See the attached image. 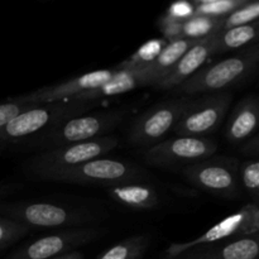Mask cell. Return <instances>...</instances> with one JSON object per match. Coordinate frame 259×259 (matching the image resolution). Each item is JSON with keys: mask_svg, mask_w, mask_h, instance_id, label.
<instances>
[{"mask_svg": "<svg viewBox=\"0 0 259 259\" xmlns=\"http://www.w3.org/2000/svg\"><path fill=\"white\" fill-rule=\"evenodd\" d=\"M90 109V103H82L75 99L35 104L32 108L18 114L0 129V151L24 143L32 137L48 131L62 121L86 114Z\"/></svg>", "mask_w": 259, "mask_h": 259, "instance_id": "obj_1", "label": "cell"}, {"mask_svg": "<svg viewBox=\"0 0 259 259\" xmlns=\"http://www.w3.org/2000/svg\"><path fill=\"white\" fill-rule=\"evenodd\" d=\"M258 62L259 50L257 46L244 48L238 55L201 67L174 91L185 96L222 93L254 75Z\"/></svg>", "mask_w": 259, "mask_h": 259, "instance_id": "obj_2", "label": "cell"}, {"mask_svg": "<svg viewBox=\"0 0 259 259\" xmlns=\"http://www.w3.org/2000/svg\"><path fill=\"white\" fill-rule=\"evenodd\" d=\"M128 115L126 110H104L81 114L52 126L24 142L25 146L38 149H50L71 143L93 141L120 125Z\"/></svg>", "mask_w": 259, "mask_h": 259, "instance_id": "obj_3", "label": "cell"}, {"mask_svg": "<svg viewBox=\"0 0 259 259\" xmlns=\"http://www.w3.org/2000/svg\"><path fill=\"white\" fill-rule=\"evenodd\" d=\"M35 177L43 181L109 187L129 182H143L147 180V172L131 162L100 157L68 168L39 174Z\"/></svg>", "mask_w": 259, "mask_h": 259, "instance_id": "obj_4", "label": "cell"}, {"mask_svg": "<svg viewBox=\"0 0 259 259\" xmlns=\"http://www.w3.org/2000/svg\"><path fill=\"white\" fill-rule=\"evenodd\" d=\"M3 217L15 220L29 229H67L90 227L94 217L89 211L48 201L12 202L0 205Z\"/></svg>", "mask_w": 259, "mask_h": 259, "instance_id": "obj_5", "label": "cell"}, {"mask_svg": "<svg viewBox=\"0 0 259 259\" xmlns=\"http://www.w3.org/2000/svg\"><path fill=\"white\" fill-rule=\"evenodd\" d=\"M239 159L219 156L184 167L182 175L196 189L223 199L234 200L242 196L239 181Z\"/></svg>", "mask_w": 259, "mask_h": 259, "instance_id": "obj_6", "label": "cell"}, {"mask_svg": "<svg viewBox=\"0 0 259 259\" xmlns=\"http://www.w3.org/2000/svg\"><path fill=\"white\" fill-rule=\"evenodd\" d=\"M191 96L168 99L147 109L129 126L128 142L136 147H152L163 141L191 103Z\"/></svg>", "mask_w": 259, "mask_h": 259, "instance_id": "obj_7", "label": "cell"}, {"mask_svg": "<svg viewBox=\"0 0 259 259\" xmlns=\"http://www.w3.org/2000/svg\"><path fill=\"white\" fill-rule=\"evenodd\" d=\"M119 146V139L115 137L104 136L93 141L71 143L66 146L45 149L28 162V171L34 176L56 169L68 168L85 163L91 159L100 158L110 153Z\"/></svg>", "mask_w": 259, "mask_h": 259, "instance_id": "obj_8", "label": "cell"}, {"mask_svg": "<svg viewBox=\"0 0 259 259\" xmlns=\"http://www.w3.org/2000/svg\"><path fill=\"white\" fill-rule=\"evenodd\" d=\"M218 143L206 137H176L163 139L144 152V161L153 167L175 169L214 156Z\"/></svg>", "mask_w": 259, "mask_h": 259, "instance_id": "obj_9", "label": "cell"}, {"mask_svg": "<svg viewBox=\"0 0 259 259\" xmlns=\"http://www.w3.org/2000/svg\"><path fill=\"white\" fill-rule=\"evenodd\" d=\"M232 100L229 91L192 98L174 132L177 137H206L214 133L229 111Z\"/></svg>", "mask_w": 259, "mask_h": 259, "instance_id": "obj_10", "label": "cell"}, {"mask_svg": "<svg viewBox=\"0 0 259 259\" xmlns=\"http://www.w3.org/2000/svg\"><path fill=\"white\" fill-rule=\"evenodd\" d=\"M106 233L105 228L99 227L61 229L18 248L7 259H52L95 242Z\"/></svg>", "mask_w": 259, "mask_h": 259, "instance_id": "obj_11", "label": "cell"}, {"mask_svg": "<svg viewBox=\"0 0 259 259\" xmlns=\"http://www.w3.org/2000/svg\"><path fill=\"white\" fill-rule=\"evenodd\" d=\"M259 232V209L258 205L250 204L240 207L237 212L229 215L222 222L218 223L207 232L200 235L199 238L190 242L174 243L167 248L164 253V259H174L182 254L186 250L201 245L214 244L223 240L234 239V238L250 237L258 234Z\"/></svg>", "mask_w": 259, "mask_h": 259, "instance_id": "obj_12", "label": "cell"}, {"mask_svg": "<svg viewBox=\"0 0 259 259\" xmlns=\"http://www.w3.org/2000/svg\"><path fill=\"white\" fill-rule=\"evenodd\" d=\"M114 70L104 68V70L93 71V72L83 73V75L73 77L71 80L65 81L62 83L46 88L37 89V90L28 93L25 95L18 96V100L24 103L32 104H46L55 103V101H63L75 99L80 94L85 91L94 90L105 83L113 76Z\"/></svg>", "mask_w": 259, "mask_h": 259, "instance_id": "obj_13", "label": "cell"}, {"mask_svg": "<svg viewBox=\"0 0 259 259\" xmlns=\"http://www.w3.org/2000/svg\"><path fill=\"white\" fill-rule=\"evenodd\" d=\"M212 55H214L212 35L197 40L189 51L181 56V58L175 63L168 73L154 88L157 90L164 91L175 90L185 81L189 80L192 75H195Z\"/></svg>", "mask_w": 259, "mask_h": 259, "instance_id": "obj_14", "label": "cell"}, {"mask_svg": "<svg viewBox=\"0 0 259 259\" xmlns=\"http://www.w3.org/2000/svg\"><path fill=\"white\" fill-rule=\"evenodd\" d=\"M258 255L259 239L255 234L192 248L174 259H257Z\"/></svg>", "mask_w": 259, "mask_h": 259, "instance_id": "obj_15", "label": "cell"}, {"mask_svg": "<svg viewBox=\"0 0 259 259\" xmlns=\"http://www.w3.org/2000/svg\"><path fill=\"white\" fill-rule=\"evenodd\" d=\"M151 86L148 77L143 68H116L114 70L113 76L94 90L85 91L75 98V100L82 101V103H93L100 99L111 98V96L121 95V94L129 93L137 88H144Z\"/></svg>", "mask_w": 259, "mask_h": 259, "instance_id": "obj_16", "label": "cell"}, {"mask_svg": "<svg viewBox=\"0 0 259 259\" xmlns=\"http://www.w3.org/2000/svg\"><path fill=\"white\" fill-rule=\"evenodd\" d=\"M259 116V101L257 95L245 96L233 110L227 128L225 138L233 146H240L257 134Z\"/></svg>", "mask_w": 259, "mask_h": 259, "instance_id": "obj_17", "label": "cell"}, {"mask_svg": "<svg viewBox=\"0 0 259 259\" xmlns=\"http://www.w3.org/2000/svg\"><path fill=\"white\" fill-rule=\"evenodd\" d=\"M105 189L114 201L134 211L153 210L161 205L159 192L146 181L114 185Z\"/></svg>", "mask_w": 259, "mask_h": 259, "instance_id": "obj_18", "label": "cell"}, {"mask_svg": "<svg viewBox=\"0 0 259 259\" xmlns=\"http://www.w3.org/2000/svg\"><path fill=\"white\" fill-rule=\"evenodd\" d=\"M196 42L197 40L189 39V38L185 37L172 40V42H167L158 57L151 65L142 67L146 72L147 77H148L151 86H156L168 73V71L181 58V56L186 51H189Z\"/></svg>", "mask_w": 259, "mask_h": 259, "instance_id": "obj_19", "label": "cell"}, {"mask_svg": "<svg viewBox=\"0 0 259 259\" xmlns=\"http://www.w3.org/2000/svg\"><path fill=\"white\" fill-rule=\"evenodd\" d=\"M258 25L245 24L239 27L228 28V29L218 32L212 35V43H214V55L215 53L228 52V51L239 50L245 47L257 38Z\"/></svg>", "mask_w": 259, "mask_h": 259, "instance_id": "obj_20", "label": "cell"}, {"mask_svg": "<svg viewBox=\"0 0 259 259\" xmlns=\"http://www.w3.org/2000/svg\"><path fill=\"white\" fill-rule=\"evenodd\" d=\"M151 245V235L139 234L116 243L96 259H142Z\"/></svg>", "mask_w": 259, "mask_h": 259, "instance_id": "obj_21", "label": "cell"}, {"mask_svg": "<svg viewBox=\"0 0 259 259\" xmlns=\"http://www.w3.org/2000/svg\"><path fill=\"white\" fill-rule=\"evenodd\" d=\"M166 45L167 40L153 38V39L144 43L142 47H139L131 57H128L120 65H118L116 68H129V70H134V68L146 67V66L151 65L158 57V55L161 53V51L163 50Z\"/></svg>", "mask_w": 259, "mask_h": 259, "instance_id": "obj_22", "label": "cell"}, {"mask_svg": "<svg viewBox=\"0 0 259 259\" xmlns=\"http://www.w3.org/2000/svg\"><path fill=\"white\" fill-rule=\"evenodd\" d=\"M222 23L217 18L205 17V15H192L190 19L185 20L182 24V37L189 39L200 40L211 37L220 30Z\"/></svg>", "mask_w": 259, "mask_h": 259, "instance_id": "obj_23", "label": "cell"}, {"mask_svg": "<svg viewBox=\"0 0 259 259\" xmlns=\"http://www.w3.org/2000/svg\"><path fill=\"white\" fill-rule=\"evenodd\" d=\"M239 181L242 191L247 192L253 204L259 200V162L258 158H249L240 163Z\"/></svg>", "mask_w": 259, "mask_h": 259, "instance_id": "obj_24", "label": "cell"}, {"mask_svg": "<svg viewBox=\"0 0 259 259\" xmlns=\"http://www.w3.org/2000/svg\"><path fill=\"white\" fill-rule=\"evenodd\" d=\"M29 230V228L15 220L0 217V252L24 238Z\"/></svg>", "mask_w": 259, "mask_h": 259, "instance_id": "obj_25", "label": "cell"}, {"mask_svg": "<svg viewBox=\"0 0 259 259\" xmlns=\"http://www.w3.org/2000/svg\"><path fill=\"white\" fill-rule=\"evenodd\" d=\"M258 15L259 4L257 2L250 3V4L244 5V7H239L234 12L230 13L229 17L225 18V20L223 22V27H224V29H228V28L250 24L252 22L257 20Z\"/></svg>", "mask_w": 259, "mask_h": 259, "instance_id": "obj_26", "label": "cell"}, {"mask_svg": "<svg viewBox=\"0 0 259 259\" xmlns=\"http://www.w3.org/2000/svg\"><path fill=\"white\" fill-rule=\"evenodd\" d=\"M243 3H244V0H219V2L199 5L196 13L197 15H205V17H222L227 13L234 12Z\"/></svg>", "mask_w": 259, "mask_h": 259, "instance_id": "obj_27", "label": "cell"}, {"mask_svg": "<svg viewBox=\"0 0 259 259\" xmlns=\"http://www.w3.org/2000/svg\"><path fill=\"white\" fill-rule=\"evenodd\" d=\"M33 105H35V104L24 103V101L18 100L17 98L5 101V103H0V129L7 125L14 116H17L22 111L27 110V109L32 108Z\"/></svg>", "mask_w": 259, "mask_h": 259, "instance_id": "obj_28", "label": "cell"}, {"mask_svg": "<svg viewBox=\"0 0 259 259\" xmlns=\"http://www.w3.org/2000/svg\"><path fill=\"white\" fill-rule=\"evenodd\" d=\"M194 13L195 9L191 3H189L187 0H177L169 7L168 17L175 20H179V22H182V20L190 19L194 15Z\"/></svg>", "mask_w": 259, "mask_h": 259, "instance_id": "obj_29", "label": "cell"}, {"mask_svg": "<svg viewBox=\"0 0 259 259\" xmlns=\"http://www.w3.org/2000/svg\"><path fill=\"white\" fill-rule=\"evenodd\" d=\"M182 24L184 22H179L172 18H167L162 23V33L164 35V40L172 42L179 38H182Z\"/></svg>", "mask_w": 259, "mask_h": 259, "instance_id": "obj_30", "label": "cell"}, {"mask_svg": "<svg viewBox=\"0 0 259 259\" xmlns=\"http://www.w3.org/2000/svg\"><path fill=\"white\" fill-rule=\"evenodd\" d=\"M258 134H254L253 137H250L248 141H245L244 143L240 144V149L244 154H248L249 158H257L258 157V151H259V141H258Z\"/></svg>", "mask_w": 259, "mask_h": 259, "instance_id": "obj_31", "label": "cell"}, {"mask_svg": "<svg viewBox=\"0 0 259 259\" xmlns=\"http://www.w3.org/2000/svg\"><path fill=\"white\" fill-rule=\"evenodd\" d=\"M17 184H9V182H2L0 181V201L4 199H7L8 196L14 194L18 190Z\"/></svg>", "mask_w": 259, "mask_h": 259, "instance_id": "obj_32", "label": "cell"}, {"mask_svg": "<svg viewBox=\"0 0 259 259\" xmlns=\"http://www.w3.org/2000/svg\"><path fill=\"white\" fill-rule=\"evenodd\" d=\"M52 259H83V254L81 252H77V250H73V252L66 253V254L60 255V257H56Z\"/></svg>", "mask_w": 259, "mask_h": 259, "instance_id": "obj_33", "label": "cell"}, {"mask_svg": "<svg viewBox=\"0 0 259 259\" xmlns=\"http://www.w3.org/2000/svg\"><path fill=\"white\" fill-rule=\"evenodd\" d=\"M196 3H199L200 5L201 4H209V3H214V2H219V0H195Z\"/></svg>", "mask_w": 259, "mask_h": 259, "instance_id": "obj_34", "label": "cell"}]
</instances>
